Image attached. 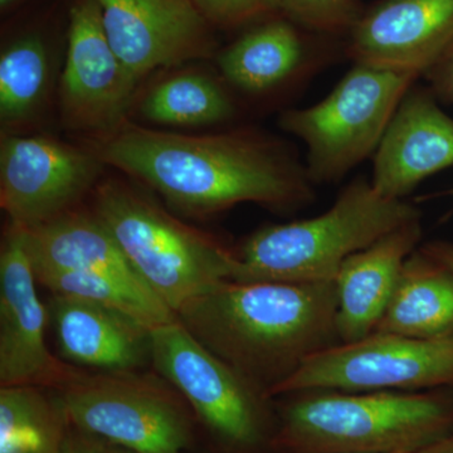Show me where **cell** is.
<instances>
[{
    "instance_id": "603a6c76",
    "label": "cell",
    "mask_w": 453,
    "mask_h": 453,
    "mask_svg": "<svg viewBox=\"0 0 453 453\" xmlns=\"http://www.w3.org/2000/svg\"><path fill=\"white\" fill-rule=\"evenodd\" d=\"M62 419L61 405L50 403L38 387H2L0 453H62Z\"/></svg>"
},
{
    "instance_id": "9a60e30c",
    "label": "cell",
    "mask_w": 453,
    "mask_h": 453,
    "mask_svg": "<svg viewBox=\"0 0 453 453\" xmlns=\"http://www.w3.org/2000/svg\"><path fill=\"white\" fill-rule=\"evenodd\" d=\"M453 166V119L428 88L408 89L372 155V186L404 199L428 177Z\"/></svg>"
},
{
    "instance_id": "30bf717a",
    "label": "cell",
    "mask_w": 453,
    "mask_h": 453,
    "mask_svg": "<svg viewBox=\"0 0 453 453\" xmlns=\"http://www.w3.org/2000/svg\"><path fill=\"white\" fill-rule=\"evenodd\" d=\"M104 163L47 136L5 134L0 144V205L13 225L35 228L73 211Z\"/></svg>"
},
{
    "instance_id": "d6a6232c",
    "label": "cell",
    "mask_w": 453,
    "mask_h": 453,
    "mask_svg": "<svg viewBox=\"0 0 453 453\" xmlns=\"http://www.w3.org/2000/svg\"><path fill=\"white\" fill-rule=\"evenodd\" d=\"M451 195H453V189L451 190Z\"/></svg>"
},
{
    "instance_id": "8fae6325",
    "label": "cell",
    "mask_w": 453,
    "mask_h": 453,
    "mask_svg": "<svg viewBox=\"0 0 453 453\" xmlns=\"http://www.w3.org/2000/svg\"><path fill=\"white\" fill-rule=\"evenodd\" d=\"M138 83L107 40L97 3L79 0L71 9L61 79L65 124L96 139L111 135L127 124Z\"/></svg>"
},
{
    "instance_id": "ffe728a7",
    "label": "cell",
    "mask_w": 453,
    "mask_h": 453,
    "mask_svg": "<svg viewBox=\"0 0 453 453\" xmlns=\"http://www.w3.org/2000/svg\"><path fill=\"white\" fill-rule=\"evenodd\" d=\"M305 62V44L290 19L256 27L217 57L226 81L249 94H264L290 81Z\"/></svg>"
},
{
    "instance_id": "277c9868",
    "label": "cell",
    "mask_w": 453,
    "mask_h": 453,
    "mask_svg": "<svg viewBox=\"0 0 453 453\" xmlns=\"http://www.w3.org/2000/svg\"><path fill=\"white\" fill-rule=\"evenodd\" d=\"M416 219H421L416 205L380 196L368 179H354L320 216L250 235L234 252V281H335L349 256Z\"/></svg>"
},
{
    "instance_id": "7a4b0ae2",
    "label": "cell",
    "mask_w": 453,
    "mask_h": 453,
    "mask_svg": "<svg viewBox=\"0 0 453 453\" xmlns=\"http://www.w3.org/2000/svg\"><path fill=\"white\" fill-rule=\"evenodd\" d=\"M330 282L223 281L187 301L177 319L265 398L308 357L340 342Z\"/></svg>"
},
{
    "instance_id": "4316f807",
    "label": "cell",
    "mask_w": 453,
    "mask_h": 453,
    "mask_svg": "<svg viewBox=\"0 0 453 453\" xmlns=\"http://www.w3.org/2000/svg\"><path fill=\"white\" fill-rule=\"evenodd\" d=\"M440 103L453 105V43L423 74Z\"/></svg>"
},
{
    "instance_id": "9c48e42d",
    "label": "cell",
    "mask_w": 453,
    "mask_h": 453,
    "mask_svg": "<svg viewBox=\"0 0 453 453\" xmlns=\"http://www.w3.org/2000/svg\"><path fill=\"white\" fill-rule=\"evenodd\" d=\"M151 365L220 440L241 447L258 442L265 396L208 350L178 319L153 330Z\"/></svg>"
},
{
    "instance_id": "f546056e",
    "label": "cell",
    "mask_w": 453,
    "mask_h": 453,
    "mask_svg": "<svg viewBox=\"0 0 453 453\" xmlns=\"http://www.w3.org/2000/svg\"><path fill=\"white\" fill-rule=\"evenodd\" d=\"M418 453H453V432Z\"/></svg>"
},
{
    "instance_id": "2e32d148",
    "label": "cell",
    "mask_w": 453,
    "mask_h": 453,
    "mask_svg": "<svg viewBox=\"0 0 453 453\" xmlns=\"http://www.w3.org/2000/svg\"><path fill=\"white\" fill-rule=\"evenodd\" d=\"M49 316L65 359L100 372H138L151 363L153 329L116 310L52 295Z\"/></svg>"
},
{
    "instance_id": "4dcf8cb0",
    "label": "cell",
    "mask_w": 453,
    "mask_h": 453,
    "mask_svg": "<svg viewBox=\"0 0 453 453\" xmlns=\"http://www.w3.org/2000/svg\"><path fill=\"white\" fill-rule=\"evenodd\" d=\"M100 453H135L131 452L129 449H121V447L113 445H101Z\"/></svg>"
},
{
    "instance_id": "484cf974",
    "label": "cell",
    "mask_w": 453,
    "mask_h": 453,
    "mask_svg": "<svg viewBox=\"0 0 453 453\" xmlns=\"http://www.w3.org/2000/svg\"><path fill=\"white\" fill-rule=\"evenodd\" d=\"M203 17L211 25H246L262 17L281 12L280 0H193Z\"/></svg>"
},
{
    "instance_id": "ac0fdd59",
    "label": "cell",
    "mask_w": 453,
    "mask_h": 453,
    "mask_svg": "<svg viewBox=\"0 0 453 453\" xmlns=\"http://www.w3.org/2000/svg\"><path fill=\"white\" fill-rule=\"evenodd\" d=\"M26 232L35 273H103L148 288L94 211L73 210Z\"/></svg>"
},
{
    "instance_id": "f1b7e54d",
    "label": "cell",
    "mask_w": 453,
    "mask_h": 453,
    "mask_svg": "<svg viewBox=\"0 0 453 453\" xmlns=\"http://www.w3.org/2000/svg\"><path fill=\"white\" fill-rule=\"evenodd\" d=\"M101 443L89 437L65 438L62 453H100Z\"/></svg>"
},
{
    "instance_id": "52a82bcc",
    "label": "cell",
    "mask_w": 453,
    "mask_h": 453,
    "mask_svg": "<svg viewBox=\"0 0 453 453\" xmlns=\"http://www.w3.org/2000/svg\"><path fill=\"white\" fill-rule=\"evenodd\" d=\"M168 381L138 372H77L59 388L65 419L135 453H181L189 423Z\"/></svg>"
},
{
    "instance_id": "6da1fadb",
    "label": "cell",
    "mask_w": 453,
    "mask_h": 453,
    "mask_svg": "<svg viewBox=\"0 0 453 453\" xmlns=\"http://www.w3.org/2000/svg\"><path fill=\"white\" fill-rule=\"evenodd\" d=\"M92 151L187 216H213L241 203L292 211L314 198L305 164L257 131L196 136L127 121L96 139Z\"/></svg>"
},
{
    "instance_id": "7402d4cb",
    "label": "cell",
    "mask_w": 453,
    "mask_h": 453,
    "mask_svg": "<svg viewBox=\"0 0 453 453\" xmlns=\"http://www.w3.org/2000/svg\"><path fill=\"white\" fill-rule=\"evenodd\" d=\"M35 277L52 295L88 301L136 319L150 329L173 323L177 314L150 288L82 271H37Z\"/></svg>"
},
{
    "instance_id": "3957f363",
    "label": "cell",
    "mask_w": 453,
    "mask_h": 453,
    "mask_svg": "<svg viewBox=\"0 0 453 453\" xmlns=\"http://www.w3.org/2000/svg\"><path fill=\"white\" fill-rule=\"evenodd\" d=\"M295 395L280 434L295 453H418L453 432V388Z\"/></svg>"
},
{
    "instance_id": "e0dca14e",
    "label": "cell",
    "mask_w": 453,
    "mask_h": 453,
    "mask_svg": "<svg viewBox=\"0 0 453 453\" xmlns=\"http://www.w3.org/2000/svg\"><path fill=\"white\" fill-rule=\"evenodd\" d=\"M422 235L421 219L412 220L345 259L335 280L340 342H357L375 332L405 259L419 249Z\"/></svg>"
},
{
    "instance_id": "7c38bea8",
    "label": "cell",
    "mask_w": 453,
    "mask_h": 453,
    "mask_svg": "<svg viewBox=\"0 0 453 453\" xmlns=\"http://www.w3.org/2000/svg\"><path fill=\"white\" fill-rule=\"evenodd\" d=\"M35 282L26 228L9 223L0 250V383L59 389L77 371L47 348L49 310Z\"/></svg>"
},
{
    "instance_id": "ba28073f",
    "label": "cell",
    "mask_w": 453,
    "mask_h": 453,
    "mask_svg": "<svg viewBox=\"0 0 453 453\" xmlns=\"http://www.w3.org/2000/svg\"><path fill=\"white\" fill-rule=\"evenodd\" d=\"M453 388V333L414 339L374 332L308 357L271 395L310 390L423 392Z\"/></svg>"
},
{
    "instance_id": "5bb4252c",
    "label": "cell",
    "mask_w": 453,
    "mask_h": 453,
    "mask_svg": "<svg viewBox=\"0 0 453 453\" xmlns=\"http://www.w3.org/2000/svg\"><path fill=\"white\" fill-rule=\"evenodd\" d=\"M453 43V0H380L349 31L354 64L423 77Z\"/></svg>"
},
{
    "instance_id": "44dd1931",
    "label": "cell",
    "mask_w": 453,
    "mask_h": 453,
    "mask_svg": "<svg viewBox=\"0 0 453 453\" xmlns=\"http://www.w3.org/2000/svg\"><path fill=\"white\" fill-rule=\"evenodd\" d=\"M140 111L165 127H210L234 118L235 107L228 92L211 77L180 73L155 85Z\"/></svg>"
},
{
    "instance_id": "d6986e66",
    "label": "cell",
    "mask_w": 453,
    "mask_h": 453,
    "mask_svg": "<svg viewBox=\"0 0 453 453\" xmlns=\"http://www.w3.org/2000/svg\"><path fill=\"white\" fill-rule=\"evenodd\" d=\"M375 332L414 339L453 333V273L417 249L405 259L388 306Z\"/></svg>"
},
{
    "instance_id": "1f68e13d",
    "label": "cell",
    "mask_w": 453,
    "mask_h": 453,
    "mask_svg": "<svg viewBox=\"0 0 453 453\" xmlns=\"http://www.w3.org/2000/svg\"><path fill=\"white\" fill-rule=\"evenodd\" d=\"M13 2H16V0H0V5H2V8H5Z\"/></svg>"
},
{
    "instance_id": "8992f818",
    "label": "cell",
    "mask_w": 453,
    "mask_h": 453,
    "mask_svg": "<svg viewBox=\"0 0 453 453\" xmlns=\"http://www.w3.org/2000/svg\"><path fill=\"white\" fill-rule=\"evenodd\" d=\"M421 76L354 64L326 97L280 116L283 131L306 146L312 184L335 183L374 155L396 107Z\"/></svg>"
},
{
    "instance_id": "4fadbf2b",
    "label": "cell",
    "mask_w": 453,
    "mask_h": 453,
    "mask_svg": "<svg viewBox=\"0 0 453 453\" xmlns=\"http://www.w3.org/2000/svg\"><path fill=\"white\" fill-rule=\"evenodd\" d=\"M107 40L136 80L213 55L208 22L193 0H95Z\"/></svg>"
},
{
    "instance_id": "5b68a950",
    "label": "cell",
    "mask_w": 453,
    "mask_h": 453,
    "mask_svg": "<svg viewBox=\"0 0 453 453\" xmlns=\"http://www.w3.org/2000/svg\"><path fill=\"white\" fill-rule=\"evenodd\" d=\"M94 213L145 285L175 314L187 301L234 280V251L124 181L98 184Z\"/></svg>"
},
{
    "instance_id": "d4e9b609",
    "label": "cell",
    "mask_w": 453,
    "mask_h": 453,
    "mask_svg": "<svg viewBox=\"0 0 453 453\" xmlns=\"http://www.w3.org/2000/svg\"><path fill=\"white\" fill-rule=\"evenodd\" d=\"M295 25L318 33L349 32L363 14L359 0H280Z\"/></svg>"
},
{
    "instance_id": "cb8c5ba5",
    "label": "cell",
    "mask_w": 453,
    "mask_h": 453,
    "mask_svg": "<svg viewBox=\"0 0 453 453\" xmlns=\"http://www.w3.org/2000/svg\"><path fill=\"white\" fill-rule=\"evenodd\" d=\"M50 85V57L40 37L13 42L0 56V120L3 129L31 121Z\"/></svg>"
},
{
    "instance_id": "83f0119b",
    "label": "cell",
    "mask_w": 453,
    "mask_h": 453,
    "mask_svg": "<svg viewBox=\"0 0 453 453\" xmlns=\"http://www.w3.org/2000/svg\"><path fill=\"white\" fill-rule=\"evenodd\" d=\"M421 250L432 258L442 264L453 273V242L449 241H431L422 244Z\"/></svg>"
}]
</instances>
